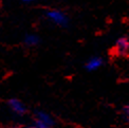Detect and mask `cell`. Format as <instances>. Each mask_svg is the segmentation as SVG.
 Wrapping results in <instances>:
<instances>
[{
	"mask_svg": "<svg viewBox=\"0 0 129 128\" xmlns=\"http://www.w3.org/2000/svg\"><path fill=\"white\" fill-rule=\"evenodd\" d=\"M47 16L53 21V22L58 24V25H67V23H68L67 16L62 12H60V11H55V10L49 11V12L47 13Z\"/></svg>",
	"mask_w": 129,
	"mask_h": 128,
	"instance_id": "1",
	"label": "cell"
},
{
	"mask_svg": "<svg viewBox=\"0 0 129 128\" xmlns=\"http://www.w3.org/2000/svg\"><path fill=\"white\" fill-rule=\"evenodd\" d=\"M9 106L15 113H17L19 115H22L26 112V108L23 105V103L17 99H11L9 101Z\"/></svg>",
	"mask_w": 129,
	"mask_h": 128,
	"instance_id": "2",
	"label": "cell"
},
{
	"mask_svg": "<svg viewBox=\"0 0 129 128\" xmlns=\"http://www.w3.org/2000/svg\"><path fill=\"white\" fill-rule=\"evenodd\" d=\"M35 121L39 122V123L44 124L50 128L54 125V121H53L52 116L46 112H44V111H37L36 114H35Z\"/></svg>",
	"mask_w": 129,
	"mask_h": 128,
	"instance_id": "3",
	"label": "cell"
},
{
	"mask_svg": "<svg viewBox=\"0 0 129 128\" xmlns=\"http://www.w3.org/2000/svg\"><path fill=\"white\" fill-rule=\"evenodd\" d=\"M103 65V59L101 57H92L86 62V69L89 71H94Z\"/></svg>",
	"mask_w": 129,
	"mask_h": 128,
	"instance_id": "4",
	"label": "cell"
},
{
	"mask_svg": "<svg viewBox=\"0 0 129 128\" xmlns=\"http://www.w3.org/2000/svg\"><path fill=\"white\" fill-rule=\"evenodd\" d=\"M128 49H129V41L127 38L122 37V38H120L116 41L115 50L117 53H120V54H125V53L128 51Z\"/></svg>",
	"mask_w": 129,
	"mask_h": 128,
	"instance_id": "5",
	"label": "cell"
},
{
	"mask_svg": "<svg viewBox=\"0 0 129 128\" xmlns=\"http://www.w3.org/2000/svg\"><path fill=\"white\" fill-rule=\"evenodd\" d=\"M24 41H25V44L28 45V46H31V47H33V46H36L37 44H38V41H39V38L37 37L36 35H26L25 36V38H24Z\"/></svg>",
	"mask_w": 129,
	"mask_h": 128,
	"instance_id": "6",
	"label": "cell"
},
{
	"mask_svg": "<svg viewBox=\"0 0 129 128\" xmlns=\"http://www.w3.org/2000/svg\"><path fill=\"white\" fill-rule=\"evenodd\" d=\"M30 128H50V127H48V126H46V125H44V124L39 123V122H36V121H35L34 125H32Z\"/></svg>",
	"mask_w": 129,
	"mask_h": 128,
	"instance_id": "7",
	"label": "cell"
},
{
	"mask_svg": "<svg viewBox=\"0 0 129 128\" xmlns=\"http://www.w3.org/2000/svg\"><path fill=\"white\" fill-rule=\"evenodd\" d=\"M123 114H124V118L129 121V106H126V107L123 108Z\"/></svg>",
	"mask_w": 129,
	"mask_h": 128,
	"instance_id": "8",
	"label": "cell"
},
{
	"mask_svg": "<svg viewBox=\"0 0 129 128\" xmlns=\"http://www.w3.org/2000/svg\"><path fill=\"white\" fill-rule=\"evenodd\" d=\"M23 1H25V2H30V1H32V0H23Z\"/></svg>",
	"mask_w": 129,
	"mask_h": 128,
	"instance_id": "9",
	"label": "cell"
}]
</instances>
